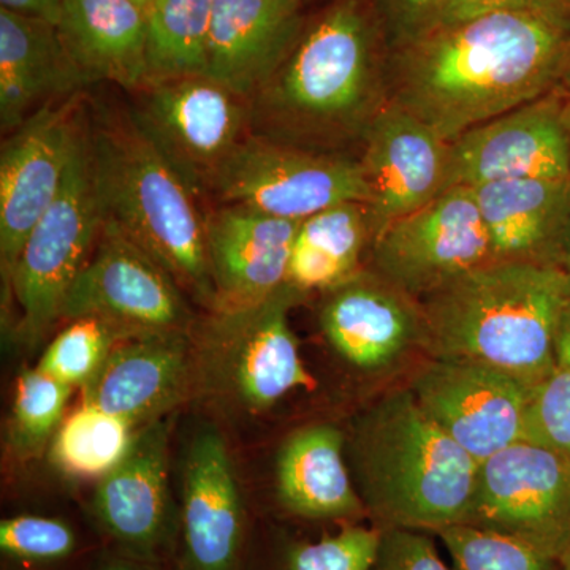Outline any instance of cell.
Here are the masks:
<instances>
[{
  "instance_id": "obj_1",
  "label": "cell",
  "mask_w": 570,
  "mask_h": 570,
  "mask_svg": "<svg viewBox=\"0 0 570 570\" xmlns=\"http://www.w3.org/2000/svg\"><path fill=\"white\" fill-rule=\"evenodd\" d=\"M569 50V22L543 9L439 26L389 52V102L450 142L560 86Z\"/></svg>"
},
{
  "instance_id": "obj_2",
  "label": "cell",
  "mask_w": 570,
  "mask_h": 570,
  "mask_svg": "<svg viewBox=\"0 0 570 570\" xmlns=\"http://www.w3.org/2000/svg\"><path fill=\"white\" fill-rule=\"evenodd\" d=\"M387 58L370 0H332L247 100L250 134L328 153L363 140L389 104Z\"/></svg>"
},
{
  "instance_id": "obj_3",
  "label": "cell",
  "mask_w": 570,
  "mask_h": 570,
  "mask_svg": "<svg viewBox=\"0 0 570 570\" xmlns=\"http://www.w3.org/2000/svg\"><path fill=\"white\" fill-rule=\"evenodd\" d=\"M570 299L561 266L489 262L422 299L431 358L485 363L535 384L557 367L554 337Z\"/></svg>"
},
{
  "instance_id": "obj_4",
  "label": "cell",
  "mask_w": 570,
  "mask_h": 570,
  "mask_svg": "<svg viewBox=\"0 0 570 570\" xmlns=\"http://www.w3.org/2000/svg\"><path fill=\"white\" fill-rule=\"evenodd\" d=\"M88 134L104 223L137 243L212 313L214 287L197 195L129 107L88 99Z\"/></svg>"
},
{
  "instance_id": "obj_5",
  "label": "cell",
  "mask_w": 570,
  "mask_h": 570,
  "mask_svg": "<svg viewBox=\"0 0 570 570\" xmlns=\"http://www.w3.org/2000/svg\"><path fill=\"white\" fill-rule=\"evenodd\" d=\"M346 456L374 527L438 534L466 523L479 463L411 389L390 393L355 420Z\"/></svg>"
},
{
  "instance_id": "obj_6",
  "label": "cell",
  "mask_w": 570,
  "mask_h": 570,
  "mask_svg": "<svg viewBox=\"0 0 570 570\" xmlns=\"http://www.w3.org/2000/svg\"><path fill=\"white\" fill-rule=\"evenodd\" d=\"M305 298L287 283L258 305L214 311L195 324V393L258 414L296 389H313L288 322Z\"/></svg>"
},
{
  "instance_id": "obj_7",
  "label": "cell",
  "mask_w": 570,
  "mask_h": 570,
  "mask_svg": "<svg viewBox=\"0 0 570 570\" xmlns=\"http://www.w3.org/2000/svg\"><path fill=\"white\" fill-rule=\"evenodd\" d=\"M102 227L86 122L61 194L32 228L3 283L20 309L21 332L29 343H39L61 321L63 298L91 258Z\"/></svg>"
},
{
  "instance_id": "obj_8",
  "label": "cell",
  "mask_w": 570,
  "mask_h": 570,
  "mask_svg": "<svg viewBox=\"0 0 570 570\" xmlns=\"http://www.w3.org/2000/svg\"><path fill=\"white\" fill-rule=\"evenodd\" d=\"M214 205H243L281 219L302 220L346 202L370 200L360 159L247 134L220 168Z\"/></svg>"
},
{
  "instance_id": "obj_9",
  "label": "cell",
  "mask_w": 570,
  "mask_h": 570,
  "mask_svg": "<svg viewBox=\"0 0 570 570\" xmlns=\"http://www.w3.org/2000/svg\"><path fill=\"white\" fill-rule=\"evenodd\" d=\"M130 108L198 200L209 198L214 179L249 130V105L206 75L149 82Z\"/></svg>"
},
{
  "instance_id": "obj_10",
  "label": "cell",
  "mask_w": 570,
  "mask_h": 570,
  "mask_svg": "<svg viewBox=\"0 0 570 570\" xmlns=\"http://www.w3.org/2000/svg\"><path fill=\"white\" fill-rule=\"evenodd\" d=\"M464 524L558 561L570 538L569 461L528 439L480 461Z\"/></svg>"
},
{
  "instance_id": "obj_11",
  "label": "cell",
  "mask_w": 570,
  "mask_h": 570,
  "mask_svg": "<svg viewBox=\"0 0 570 570\" xmlns=\"http://www.w3.org/2000/svg\"><path fill=\"white\" fill-rule=\"evenodd\" d=\"M88 122L81 94L43 105L0 151V266L9 281L26 239L61 194Z\"/></svg>"
},
{
  "instance_id": "obj_12",
  "label": "cell",
  "mask_w": 570,
  "mask_h": 570,
  "mask_svg": "<svg viewBox=\"0 0 570 570\" xmlns=\"http://www.w3.org/2000/svg\"><path fill=\"white\" fill-rule=\"evenodd\" d=\"M493 262L471 187H453L389 225L370 247V268L415 302L453 277Z\"/></svg>"
},
{
  "instance_id": "obj_13",
  "label": "cell",
  "mask_w": 570,
  "mask_h": 570,
  "mask_svg": "<svg viewBox=\"0 0 570 570\" xmlns=\"http://www.w3.org/2000/svg\"><path fill=\"white\" fill-rule=\"evenodd\" d=\"M167 456V422L140 428L126 459L99 480L91 513L105 549L175 570L181 528Z\"/></svg>"
},
{
  "instance_id": "obj_14",
  "label": "cell",
  "mask_w": 570,
  "mask_h": 570,
  "mask_svg": "<svg viewBox=\"0 0 570 570\" xmlns=\"http://www.w3.org/2000/svg\"><path fill=\"white\" fill-rule=\"evenodd\" d=\"M85 316L108 318L135 335L190 333L195 326L193 309L174 277L108 223L62 302L61 318Z\"/></svg>"
},
{
  "instance_id": "obj_15",
  "label": "cell",
  "mask_w": 570,
  "mask_h": 570,
  "mask_svg": "<svg viewBox=\"0 0 570 570\" xmlns=\"http://www.w3.org/2000/svg\"><path fill=\"white\" fill-rule=\"evenodd\" d=\"M524 178H570V91L562 85L450 141L448 190Z\"/></svg>"
},
{
  "instance_id": "obj_16",
  "label": "cell",
  "mask_w": 570,
  "mask_h": 570,
  "mask_svg": "<svg viewBox=\"0 0 570 570\" xmlns=\"http://www.w3.org/2000/svg\"><path fill=\"white\" fill-rule=\"evenodd\" d=\"M532 384L461 358H431L411 385L423 411L478 463L524 439Z\"/></svg>"
},
{
  "instance_id": "obj_17",
  "label": "cell",
  "mask_w": 570,
  "mask_h": 570,
  "mask_svg": "<svg viewBox=\"0 0 570 570\" xmlns=\"http://www.w3.org/2000/svg\"><path fill=\"white\" fill-rule=\"evenodd\" d=\"M362 141L374 238L448 190L450 142L397 105L377 112Z\"/></svg>"
},
{
  "instance_id": "obj_18",
  "label": "cell",
  "mask_w": 570,
  "mask_h": 570,
  "mask_svg": "<svg viewBox=\"0 0 570 570\" xmlns=\"http://www.w3.org/2000/svg\"><path fill=\"white\" fill-rule=\"evenodd\" d=\"M175 570H239L249 527L234 464L213 428L197 433L184 464Z\"/></svg>"
},
{
  "instance_id": "obj_19",
  "label": "cell",
  "mask_w": 570,
  "mask_h": 570,
  "mask_svg": "<svg viewBox=\"0 0 570 570\" xmlns=\"http://www.w3.org/2000/svg\"><path fill=\"white\" fill-rule=\"evenodd\" d=\"M204 219L212 313L258 305L287 285L298 220L228 204L206 209Z\"/></svg>"
},
{
  "instance_id": "obj_20",
  "label": "cell",
  "mask_w": 570,
  "mask_h": 570,
  "mask_svg": "<svg viewBox=\"0 0 570 570\" xmlns=\"http://www.w3.org/2000/svg\"><path fill=\"white\" fill-rule=\"evenodd\" d=\"M82 390V404L135 428L163 420L195 393L193 332L146 333L121 341Z\"/></svg>"
},
{
  "instance_id": "obj_21",
  "label": "cell",
  "mask_w": 570,
  "mask_h": 570,
  "mask_svg": "<svg viewBox=\"0 0 570 570\" xmlns=\"http://www.w3.org/2000/svg\"><path fill=\"white\" fill-rule=\"evenodd\" d=\"M318 318L336 354L370 373L395 365L425 340L419 303L371 269L326 291Z\"/></svg>"
},
{
  "instance_id": "obj_22",
  "label": "cell",
  "mask_w": 570,
  "mask_h": 570,
  "mask_svg": "<svg viewBox=\"0 0 570 570\" xmlns=\"http://www.w3.org/2000/svg\"><path fill=\"white\" fill-rule=\"evenodd\" d=\"M306 18L302 0H216L206 77L249 100L283 63Z\"/></svg>"
},
{
  "instance_id": "obj_23",
  "label": "cell",
  "mask_w": 570,
  "mask_h": 570,
  "mask_svg": "<svg viewBox=\"0 0 570 570\" xmlns=\"http://www.w3.org/2000/svg\"><path fill=\"white\" fill-rule=\"evenodd\" d=\"M494 262L570 265V178L508 179L471 187Z\"/></svg>"
},
{
  "instance_id": "obj_24",
  "label": "cell",
  "mask_w": 570,
  "mask_h": 570,
  "mask_svg": "<svg viewBox=\"0 0 570 570\" xmlns=\"http://www.w3.org/2000/svg\"><path fill=\"white\" fill-rule=\"evenodd\" d=\"M51 22L0 9V126L17 130L43 105L88 88Z\"/></svg>"
},
{
  "instance_id": "obj_25",
  "label": "cell",
  "mask_w": 570,
  "mask_h": 570,
  "mask_svg": "<svg viewBox=\"0 0 570 570\" xmlns=\"http://www.w3.org/2000/svg\"><path fill=\"white\" fill-rule=\"evenodd\" d=\"M56 29L89 85H146V11L132 0H67Z\"/></svg>"
},
{
  "instance_id": "obj_26",
  "label": "cell",
  "mask_w": 570,
  "mask_h": 570,
  "mask_svg": "<svg viewBox=\"0 0 570 570\" xmlns=\"http://www.w3.org/2000/svg\"><path fill=\"white\" fill-rule=\"evenodd\" d=\"M277 501L291 515L355 523L365 505L346 463V438L332 425L303 428L277 456Z\"/></svg>"
},
{
  "instance_id": "obj_27",
  "label": "cell",
  "mask_w": 570,
  "mask_h": 570,
  "mask_svg": "<svg viewBox=\"0 0 570 570\" xmlns=\"http://www.w3.org/2000/svg\"><path fill=\"white\" fill-rule=\"evenodd\" d=\"M373 225L363 202H346L299 223L287 283L303 294L332 291L362 272V257L373 243Z\"/></svg>"
},
{
  "instance_id": "obj_28",
  "label": "cell",
  "mask_w": 570,
  "mask_h": 570,
  "mask_svg": "<svg viewBox=\"0 0 570 570\" xmlns=\"http://www.w3.org/2000/svg\"><path fill=\"white\" fill-rule=\"evenodd\" d=\"M214 2L216 0H154L148 7L146 85L205 75Z\"/></svg>"
},
{
  "instance_id": "obj_29",
  "label": "cell",
  "mask_w": 570,
  "mask_h": 570,
  "mask_svg": "<svg viewBox=\"0 0 570 570\" xmlns=\"http://www.w3.org/2000/svg\"><path fill=\"white\" fill-rule=\"evenodd\" d=\"M137 433L127 420L81 404L52 438V464L70 478L104 479L126 459Z\"/></svg>"
},
{
  "instance_id": "obj_30",
  "label": "cell",
  "mask_w": 570,
  "mask_h": 570,
  "mask_svg": "<svg viewBox=\"0 0 570 570\" xmlns=\"http://www.w3.org/2000/svg\"><path fill=\"white\" fill-rule=\"evenodd\" d=\"M86 539L63 517L18 513L0 521V553L7 570H71Z\"/></svg>"
},
{
  "instance_id": "obj_31",
  "label": "cell",
  "mask_w": 570,
  "mask_h": 570,
  "mask_svg": "<svg viewBox=\"0 0 570 570\" xmlns=\"http://www.w3.org/2000/svg\"><path fill=\"white\" fill-rule=\"evenodd\" d=\"M130 336L135 333L108 318H71L45 348L37 367L70 387L82 389L107 362L112 348Z\"/></svg>"
},
{
  "instance_id": "obj_32",
  "label": "cell",
  "mask_w": 570,
  "mask_h": 570,
  "mask_svg": "<svg viewBox=\"0 0 570 570\" xmlns=\"http://www.w3.org/2000/svg\"><path fill=\"white\" fill-rule=\"evenodd\" d=\"M73 387L39 367L24 370L18 377L9 423V442L22 459L39 455L51 444L66 415Z\"/></svg>"
},
{
  "instance_id": "obj_33",
  "label": "cell",
  "mask_w": 570,
  "mask_h": 570,
  "mask_svg": "<svg viewBox=\"0 0 570 570\" xmlns=\"http://www.w3.org/2000/svg\"><path fill=\"white\" fill-rule=\"evenodd\" d=\"M381 535V528L355 521L344 523L335 534L284 543L279 570H371Z\"/></svg>"
},
{
  "instance_id": "obj_34",
  "label": "cell",
  "mask_w": 570,
  "mask_h": 570,
  "mask_svg": "<svg viewBox=\"0 0 570 570\" xmlns=\"http://www.w3.org/2000/svg\"><path fill=\"white\" fill-rule=\"evenodd\" d=\"M455 570H561L558 561L517 542L468 524L439 531Z\"/></svg>"
},
{
  "instance_id": "obj_35",
  "label": "cell",
  "mask_w": 570,
  "mask_h": 570,
  "mask_svg": "<svg viewBox=\"0 0 570 570\" xmlns=\"http://www.w3.org/2000/svg\"><path fill=\"white\" fill-rule=\"evenodd\" d=\"M524 439L570 463V370L557 366L532 384Z\"/></svg>"
},
{
  "instance_id": "obj_36",
  "label": "cell",
  "mask_w": 570,
  "mask_h": 570,
  "mask_svg": "<svg viewBox=\"0 0 570 570\" xmlns=\"http://www.w3.org/2000/svg\"><path fill=\"white\" fill-rule=\"evenodd\" d=\"M389 52L422 39L441 24L449 0H370Z\"/></svg>"
},
{
  "instance_id": "obj_37",
  "label": "cell",
  "mask_w": 570,
  "mask_h": 570,
  "mask_svg": "<svg viewBox=\"0 0 570 570\" xmlns=\"http://www.w3.org/2000/svg\"><path fill=\"white\" fill-rule=\"evenodd\" d=\"M371 570H455L449 568L436 549L431 532L382 530L376 561Z\"/></svg>"
},
{
  "instance_id": "obj_38",
  "label": "cell",
  "mask_w": 570,
  "mask_h": 570,
  "mask_svg": "<svg viewBox=\"0 0 570 570\" xmlns=\"http://www.w3.org/2000/svg\"><path fill=\"white\" fill-rule=\"evenodd\" d=\"M524 9H543V7L540 6V0H449L439 26L474 20L498 11Z\"/></svg>"
},
{
  "instance_id": "obj_39",
  "label": "cell",
  "mask_w": 570,
  "mask_h": 570,
  "mask_svg": "<svg viewBox=\"0 0 570 570\" xmlns=\"http://www.w3.org/2000/svg\"><path fill=\"white\" fill-rule=\"evenodd\" d=\"M67 0H0V9L58 24Z\"/></svg>"
},
{
  "instance_id": "obj_40",
  "label": "cell",
  "mask_w": 570,
  "mask_h": 570,
  "mask_svg": "<svg viewBox=\"0 0 570 570\" xmlns=\"http://www.w3.org/2000/svg\"><path fill=\"white\" fill-rule=\"evenodd\" d=\"M96 570H174L165 568V566L154 564V562L137 560V558L126 557V554L118 553L105 549L102 558Z\"/></svg>"
},
{
  "instance_id": "obj_41",
  "label": "cell",
  "mask_w": 570,
  "mask_h": 570,
  "mask_svg": "<svg viewBox=\"0 0 570 570\" xmlns=\"http://www.w3.org/2000/svg\"><path fill=\"white\" fill-rule=\"evenodd\" d=\"M554 362L562 370H570V299L562 311L554 337Z\"/></svg>"
},
{
  "instance_id": "obj_42",
  "label": "cell",
  "mask_w": 570,
  "mask_h": 570,
  "mask_svg": "<svg viewBox=\"0 0 570 570\" xmlns=\"http://www.w3.org/2000/svg\"><path fill=\"white\" fill-rule=\"evenodd\" d=\"M540 6L551 13L558 14L570 24V0H540Z\"/></svg>"
},
{
  "instance_id": "obj_43",
  "label": "cell",
  "mask_w": 570,
  "mask_h": 570,
  "mask_svg": "<svg viewBox=\"0 0 570 570\" xmlns=\"http://www.w3.org/2000/svg\"><path fill=\"white\" fill-rule=\"evenodd\" d=\"M558 564H560L561 570H570V538L568 543H566L560 558H558Z\"/></svg>"
},
{
  "instance_id": "obj_44",
  "label": "cell",
  "mask_w": 570,
  "mask_h": 570,
  "mask_svg": "<svg viewBox=\"0 0 570 570\" xmlns=\"http://www.w3.org/2000/svg\"><path fill=\"white\" fill-rule=\"evenodd\" d=\"M561 85L570 91V50L568 56V62H566L564 75H562Z\"/></svg>"
},
{
  "instance_id": "obj_45",
  "label": "cell",
  "mask_w": 570,
  "mask_h": 570,
  "mask_svg": "<svg viewBox=\"0 0 570 570\" xmlns=\"http://www.w3.org/2000/svg\"><path fill=\"white\" fill-rule=\"evenodd\" d=\"M134 3H137L138 7L142 10H148V7L151 6L154 0H132Z\"/></svg>"
},
{
  "instance_id": "obj_46",
  "label": "cell",
  "mask_w": 570,
  "mask_h": 570,
  "mask_svg": "<svg viewBox=\"0 0 570 570\" xmlns=\"http://www.w3.org/2000/svg\"><path fill=\"white\" fill-rule=\"evenodd\" d=\"M568 273H569V279H570V265H569V268H568Z\"/></svg>"
},
{
  "instance_id": "obj_47",
  "label": "cell",
  "mask_w": 570,
  "mask_h": 570,
  "mask_svg": "<svg viewBox=\"0 0 570 570\" xmlns=\"http://www.w3.org/2000/svg\"><path fill=\"white\" fill-rule=\"evenodd\" d=\"M568 268H569V266H568Z\"/></svg>"
}]
</instances>
